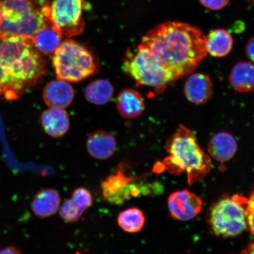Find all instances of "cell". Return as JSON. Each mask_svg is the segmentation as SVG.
Here are the masks:
<instances>
[{"instance_id":"4fadbf2b","label":"cell","mask_w":254,"mask_h":254,"mask_svg":"<svg viewBox=\"0 0 254 254\" xmlns=\"http://www.w3.org/2000/svg\"><path fill=\"white\" fill-rule=\"evenodd\" d=\"M86 147L91 157L97 160H106L115 153L117 141L111 133L99 130L89 135Z\"/></svg>"},{"instance_id":"5bb4252c","label":"cell","mask_w":254,"mask_h":254,"mask_svg":"<svg viewBox=\"0 0 254 254\" xmlns=\"http://www.w3.org/2000/svg\"><path fill=\"white\" fill-rule=\"evenodd\" d=\"M41 122L44 131L55 138L65 135L70 127L68 113L60 108L50 107L44 111L41 114Z\"/></svg>"},{"instance_id":"9a60e30c","label":"cell","mask_w":254,"mask_h":254,"mask_svg":"<svg viewBox=\"0 0 254 254\" xmlns=\"http://www.w3.org/2000/svg\"><path fill=\"white\" fill-rule=\"evenodd\" d=\"M116 107L124 118L134 119L140 116L145 110L144 98L134 89H125L120 92L116 99Z\"/></svg>"},{"instance_id":"4dcf8cb0","label":"cell","mask_w":254,"mask_h":254,"mask_svg":"<svg viewBox=\"0 0 254 254\" xmlns=\"http://www.w3.org/2000/svg\"><path fill=\"white\" fill-rule=\"evenodd\" d=\"M1 91H0V95H1Z\"/></svg>"},{"instance_id":"5b68a950","label":"cell","mask_w":254,"mask_h":254,"mask_svg":"<svg viewBox=\"0 0 254 254\" xmlns=\"http://www.w3.org/2000/svg\"><path fill=\"white\" fill-rule=\"evenodd\" d=\"M53 55V65L57 78L79 82L90 77L97 70L93 54L74 40L63 41Z\"/></svg>"},{"instance_id":"277c9868","label":"cell","mask_w":254,"mask_h":254,"mask_svg":"<svg viewBox=\"0 0 254 254\" xmlns=\"http://www.w3.org/2000/svg\"><path fill=\"white\" fill-rule=\"evenodd\" d=\"M43 3L38 0H0V36L31 39L47 23Z\"/></svg>"},{"instance_id":"7402d4cb","label":"cell","mask_w":254,"mask_h":254,"mask_svg":"<svg viewBox=\"0 0 254 254\" xmlns=\"http://www.w3.org/2000/svg\"><path fill=\"white\" fill-rule=\"evenodd\" d=\"M117 221L122 229L128 233H137L144 227L145 217L136 208H131L120 212Z\"/></svg>"},{"instance_id":"e0dca14e","label":"cell","mask_w":254,"mask_h":254,"mask_svg":"<svg viewBox=\"0 0 254 254\" xmlns=\"http://www.w3.org/2000/svg\"><path fill=\"white\" fill-rule=\"evenodd\" d=\"M208 150L209 154L215 160L225 163L236 154L237 143L230 133L219 132L212 136L208 143Z\"/></svg>"},{"instance_id":"9c48e42d","label":"cell","mask_w":254,"mask_h":254,"mask_svg":"<svg viewBox=\"0 0 254 254\" xmlns=\"http://www.w3.org/2000/svg\"><path fill=\"white\" fill-rule=\"evenodd\" d=\"M135 178L127 176L125 168L119 164L115 171L101 184L105 201L111 204L122 205L127 200L144 193L134 182Z\"/></svg>"},{"instance_id":"7c38bea8","label":"cell","mask_w":254,"mask_h":254,"mask_svg":"<svg viewBox=\"0 0 254 254\" xmlns=\"http://www.w3.org/2000/svg\"><path fill=\"white\" fill-rule=\"evenodd\" d=\"M74 95V88L69 82L60 78L50 81L43 92V100L47 106L60 109L70 106Z\"/></svg>"},{"instance_id":"3957f363","label":"cell","mask_w":254,"mask_h":254,"mask_svg":"<svg viewBox=\"0 0 254 254\" xmlns=\"http://www.w3.org/2000/svg\"><path fill=\"white\" fill-rule=\"evenodd\" d=\"M168 156L163 163L171 174H187L190 185L204 179L211 170L210 157L205 153L196 141L191 130L180 125L166 142Z\"/></svg>"},{"instance_id":"cb8c5ba5","label":"cell","mask_w":254,"mask_h":254,"mask_svg":"<svg viewBox=\"0 0 254 254\" xmlns=\"http://www.w3.org/2000/svg\"><path fill=\"white\" fill-rule=\"evenodd\" d=\"M71 198L85 211L93 204V196L90 190L84 187H79L72 192Z\"/></svg>"},{"instance_id":"ffe728a7","label":"cell","mask_w":254,"mask_h":254,"mask_svg":"<svg viewBox=\"0 0 254 254\" xmlns=\"http://www.w3.org/2000/svg\"><path fill=\"white\" fill-rule=\"evenodd\" d=\"M231 87L241 93L254 90V69L252 63L240 62L232 68L229 77Z\"/></svg>"},{"instance_id":"d6986e66","label":"cell","mask_w":254,"mask_h":254,"mask_svg":"<svg viewBox=\"0 0 254 254\" xmlns=\"http://www.w3.org/2000/svg\"><path fill=\"white\" fill-rule=\"evenodd\" d=\"M233 37L226 30L218 28L209 32L205 36L206 53L216 58L226 57L233 49Z\"/></svg>"},{"instance_id":"f546056e","label":"cell","mask_w":254,"mask_h":254,"mask_svg":"<svg viewBox=\"0 0 254 254\" xmlns=\"http://www.w3.org/2000/svg\"><path fill=\"white\" fill-rule=\"evenodd\" d=\"M246 1L248 2H249L252 3V4H253L254 0H246Z\"/></svg>"},{"instance_id":"ba28073f","label":"cell","mask_w":254,"mask_h":254,"mask_svg":"<svg viewBox=\"0 0 254 254\" xmlns=\"http://www.w3.org/2000/svg\"><path fill=\"white\" fill-rule=\"evenodd\" d=\"M85 6V0H54L51 4L44 2L42 10L48 23L63 37H71L84 31Z\"/></svg>"},{"instance_id":"83f0119b","label":"cell","mask_w":254,"mask_h":254,"mask_svg":"<svg viewBox=\"0 0 254 254\" xmlns=\"http://www.w3.org/2000/svg\"><path fill=\"white\" fill-rule=\"evenodd\" d=\"M21 253H22L20 252V250L17 249V247L14 246L5 248V249H3L1 252H0V254H18Z\"/></svg>"},{"instance_id":"f1b7e54d","label":"cell","mask_w":254,"mask_h":254,"mask_svg":"<svg viewBox=\"0 0 254 254\" xmlns=\"http://www.w3.org/2000/svg\"><path fill=\"white\" fill-rule=\"evenodd\" d=\"M242 253H245V254H254V244H250V245L246 249V250H244V252H242Z\"/></svg>"},{"instance_id":"484cf974","label":"cell","mask_w":254,"mask_h":254,"mask_svg":"<svg viewBox=\"0 0 254 254\" xmlns=\"http://www.w3.org/2000/svg\"><path fill=\"white\" fill-rule=\"evenodd\" d=\"M199 1L205 8L218 11L226 7L230 0H199Z\"/></svg>"},{"instance_id":"7a4b0ae2","label":"cell","mask_w":254,"mask_h":254,"mask_svg":"<svg viewBox=\"0 0 254 254\" xmlns=\"http://www.w3.org/2000/svg\"><path fill=\"white\" fill-rule=\"evenodd\" d=\"M0 65L7 74L14 98L27 85L45 71V65L30 39L0 36Z\"/></svg>"},{"instance_id":"6da1fadb","label":"cell","mask_w":254,"mask_h":254,"mask_svg":"<svg viewBox=\"0 0 254 254\" xmlns=\"http://www.w3.org/2000/svg\"><path fill=\"white\" fill-rule=\"evenodd\" d=\"M140 44L169 73L174 82L191 74L207 55L204 33L181 21L157 25L142 38Z\"/></svg>"},{"instance_id":"603a6c76","label":"cell","mask_w":254,"mask_h":254,"mask_svg":"<svg viewBox=\"0 0 254 254\" xmlns=\"http://www.w3.org/2000/svg\"><path fill=\"white\" fill-rule=\"evenodd\" d=\"M59 211L63 221L67 223H73L80 219L85 211L71 198L66 199L60 205Z\"/></svg>"},{"instance_id":"2e32d148","label":"cell","mask_w":254,"mask_h":254,"mask_svg":"<svg viewBox=\"0 0 254 254\" xmlns=\"http://www.w3.org/2000/svg\"><path fill=\"white\" fill-rule=\"evenodd\" d=\"M62 200L60 193L53 189L41 190L34 195L31 204L32 210L37 217L46 218L59 212Z\"/></svg>"},{"instance_id":"44dd1931","label":"cell","mask_w":254,"mask_h":254,"mask_svg":"<svg viewBox=\"0 0 254 254\" xmlns=\"http://www.w3.org/2000/svg\"><path fill=\"white\" fill-rule=\"evenodd\" d=\"M114 87L109 81L98 79L85 87L84 95L89 103L102 106L109 103L114 94Z\"/></svg>"},{"instance_id":"8992f818","label":"cell","mask_w":254,"mask_h":254,"mask_svg":"<svg viewBox=\"0 0 254 254\" xmlns=\"http://www.w3.org/2000/svg\"><path fill=\"white\" fill-rule=\"evenodd\" d=\"M123 69L137 86L150 87L157 93H163L174 82L169 73L141 44L127 52Z\"/></svg>"},{"instance_id":"d4e9b609","label":"cell","mask_w":254,"mask_h":254,"mask_svg":"<svg viewBox=\"0 0 254 254\" xmlns=\"http://www.w3.org/2000/svg\"><path fill=\"white\" fill-rule=\"evenodd\" d=\"M254 192L251 195L246 206V212L247 222V230L254 234Z\"/></svg>"},{"instance_id":"8fae6325","label":"cell","mask_w":254,"mask_h":254,"mask_svg":"<svg viewBox=\"0 0 254 254\" xmlns=\"http://www.w3.org/2000/svg\"><path fill=\"white\" fill-rule=\"evenodd\" d=\"M189 75L184 85V93L187 99L196 105L207 103L214 94V85L211 78L199 72Z\"/></svg>"},{"instance_id":"ac0fdd59","label":"cell","mask_w":254,"mask_h":254,"mask_svg":"<svg viewBox=\"0 0 254 254\" xmlns=\"http://www.w3.org/2000/svg\"><path fill=\"white\" fill-rule=\"evenodd\" d=\"M62 35L49 23L40 28L31 38L38 52L45 55H54L62 43Z\"/></svg>"},{"instance_id":"52a82bcc","label":"cell","mask_w":254,"mask_h":254,"mask_svg":"<svg viewBox=\"0 0 254 254\" xmlns=\"http://www.w3.org/2000/svg\"><path fill=\"white\" fill-rule=\"evenodd\" d=\"M249 199L225 195L212 205L208 224L212 234L223 238L236 237L247 230L246 208Z\"/></svg>"},{"instance_id":"4316f807","label":"cell","mask_w":254,"mask_h":254,"mask_svg":"<svg viewBox=\"0 0 254 254\" xmlns=\"http://www.w3.org/2000/svg\"><path fill=\"white\" fill-rule=\"evenodd\" d=\"M254 37L251 38L247 44L246 47V55L252 62H254Z\"/></svg>"},{"instance_id":"30bf717a","label":"cell","mask_w":254,"mask_h":254,"mask_svg":"<svg viewBox=\"0 0 254 254\" xmlns=\"http://www.w3.org/2000/svg\"><path fill=\"white\" fill-rule=\"evenodd\" d=\"M170 214L177 220L187 221L194 218L201 211L203 203L201 198L188 190H179L168 199Z\"/></svg>"}]
</instances>
